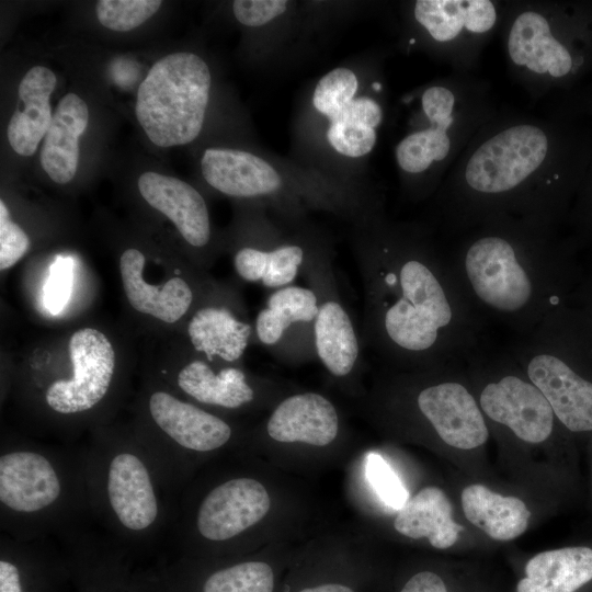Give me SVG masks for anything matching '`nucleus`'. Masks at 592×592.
<instances>
[{
	"mask_svg": "<svg viewBox=\"0 0 592 592\" xmlns=\"http://www.w3.org/2000/svg\"><path fill=\"white\" fill-rule=\"evenodd\" d=\"M143 198L167 216L182 238L195 249L206 248L212 238L206 202L183 180L158 172H144L137 182Z\"/></svg>",
	"mask_w": 592,
	"mask_h": 592,
	"instance_id": "6ab92c4d",
	"label": "nucleus"
},
{
	"mask_svg": "<svg viewBox=\"0 0 592 592\" xmlns=\"http://www.w3.org/2000/svg\"><path fill=\"white\" fill-rule=\"evenodd\" d=\"M447 129L431 124L430 128L405 137L396 148L399 167L409 173L426 170L433 161L443 160L449 152Z\"/></svg>",
	"mask_w": 592,
	"mask_h": 592,
	"instance_id": "2f4dec72",
	"label": "nucleus"
},
{
	"mask_svg": "<svg viewBox=\"0 0 592 592\" xmlns=\"http://www.w3.org/2000/svg\"><path fill=\"white\" fill-rule=\"evenodd\" d=\"M546 134L537 126L517 125L486 140L469 158L465 182L473 214L499 215L506 210L509 194L517 191L545 160Z\"/></svg>",
	"mask_w": 592,
	"mask_h": 592,
	"instance_id": "9b49d317",
	"label": "nucleus"
},
{
	"mask_svg": "<svg viewBox=\"0 0 592 592\" xmlns=\"http://www.w3.org/2000/svg\"><path fill=\"white\" fill-rule=\"evenodd\" d=\"M301 275L316 294L314 325L316 357L329 375L349 382L362 368L363 341L344 303L329 249L310 243Z\"/></svg>",
	"mask_w": 592,
	"mask_h": 592,
	"instance_id": "f8f14e48",
	"label": "nucleus"
},
{
	"mask_svg": "<svg viewBox=\"0 0 592 592\" xmlns=\"http://www.w3.org/2000/svg\"><path fill=\"white\" fill-rule=\"evenodd\" d=\"M78 588L80 592H134L128 571L113 565L89 570L80 578Z\"/></svg>",
	"mask_w": 592,
	"mask_h": 592,
	"instance_id": "4c0bfd02",
	"label": "nucleus"
},
{
	"mask_svg": "<svg viewBox=\"0 0 592 592\" xmlns=\"http://www.w3.org/2000/svg\"><path fill=\"white\" fill-rule=\"evenodd\" d=\"M136 432L180 492L195 463L236 436L226 419L163 387H150L138 407Z\"/></svg>",
	"mask_w": 592,
	"mask_h": 592,
	"instance_id": "0eeeda50",
	"label": "nucleus"
},
{
	"mask_svg": "<svg viewBox=\"0 0 592 592\" xmlns=\"http://www.w3.org/2000/svg\"><path fill=\"white\" fill-rule=\"evenodd\" d=\"M399 592H449V590L441 574L432 570H422L411 576Z\"/></svg>",
	"mask_w": 592,
	"mask_h": 592,
	"instance_id": "a19ab883",
	"label": "nucleus"
},
{
	"mask_svg": "<svg viewBox=\"0 0 592 592\" xmlns=\"http://www.w3.org/2000/svg\"><path fill=\"white\" fill-rule=\"evenodd\" d=\"M327 138L331 147L345 157L367 155L376 144L377 127L383 112L377 102L361 96L330 113Z\"/></svg>",
	"mask_w": 592,
	"mask_h": 592,
	"instance_id": "c756f323",
	"label": "nucleus"
},
{
	"mask_svg": "<svg viewBox=\"0 0 592 592\" xmlns=\"http://www.w3.org/2000/svg\"><path fill=\"white\" fill-rule=\"evenodd\" d=\"M91 516L129 557L168 540L179 492L135 429L95 428L82 447Z\"/></svg>",
	"mask_w": 592,
	"mask_h": 592,
	"instance_id": "7ed1b4c3",
	"label": "nucleus"
},
{
	"mask_svg": "<svg viewBox=\"0 0 592 592\" xmlns=\"http://www.w3.org/2000/svg\"><path fill=\"white\" fill-rule=\"evenodd\" d=\"M466 371L486 421L528 444L553 435L559 421L551 406L508 348H488L468 362Z\"/></svg>",
	"mask_w": 592,
	"mask_h": 592,
	"instance_id": "9d476101",
	"label": "nucleus"
},
{
	"mask_svg": "<svg viewBox=\"0 0 592 592\" xmlns=\"http://www.w3.org/2000/svg\"><path fill=\"white\" fill-rule=\"evenodd\" d=\"M592 581V548L563 547L532 557L515 592H578Z\"/></svg>",
	"mask_w": 592,
	"mask_h": 592,
	"instance_id": "a878e982",
	"label": "nucleus"
},
{
	"mask_svg": "<svg viewBox=\"0 0 592 592\" xmlns=\"http://www.w3.org/2000/svg\"><path fill=\"white\" fill-rule=\"evenodd\" d=\"M207 64L192 53H174L156 61L140 83L136 117L159 147L182 146L202 130L209 99Z\"/></svg>",
	"mask_w": 592,
	"mask_h": 592,
	"instance_id": "6e6552de",
	"label": "nucleus"
},
{
	"mask_svg": "<svg viewBox=\"0 0 592 592\" xmlns=\"http://www.w3.org/2000/svg\"><path fill=\"white\" fill-rule=\"evenodd\" d=\"M271 234L259 243L239 247L232 264L241 280L274 291L294 284L301 274L310 243Z\"/></svg>",
	"mask_w": 592,
	"mask_h": 592,
	"instance_id": "4be33fe9",
	"label": "nucleus"
},
{
	"mask_svg": "<svg viewBox=\"0 0 592 592\" xmlns=\"http://www.w3.org/2000/svg\"><path fill=\"white\" fill-rule=\"evenodd\" d=\"M73 263L70 258H57L50 265L44 286V304L47 310L59 314L67 305L72 291Z\"/></svg>",
	"mask_w": 592,
	"mask_h": 592,
	"instance_id": "c9c22d12",
	"label": "nucleus"
},
{
	"mask_svg": "<svg viewBox=\"0 0 592 592\" xmlns=\"http://www.w3.org/2000/svg\"><path fill=\"white\" fill-rule=\"evenodd\" d=\"M213 298L191 315L186 333L194 352L208 362L238 364L254 334V327L237 300Z\"/></svg>",
	"mask_w": 592,
	"mask_h": 592,
	"instance_id": "dca6fc26",
	"label": "nucleus"
},
{
	"mask_svg": "<svg viewBox=\"0 0 592 592\" xmlns=\"http://www.w3.org/2000/svg\"><path fill=\"white\" fill-rule=\"evenodd\" d=\"M265 433L278 443L327 446L340 433V415L333 402L315 391L282 399L265 422Z\"/></svg>",
	"mask_w": 592,
	"mask_h": 592,
	"instance_id": "a211bd4d",
	"label": "nucleus"
},
{
	"mask_svg": "<svg viewBox=\"0 0 592 592\" xmlns=\"http://www.w3.org/2000/svg\"><path fill=\"white\" fill-rule=\"evenodd\" d=\"M57 84L55 73L44 66L31 68L19 86V103L8 129L11 148L20 156H32L53 119L49 99Z\"/></svg>",
	"mask_w": 592,
	"mask_h": 592,
	"instance_id": "5701e85b",
	"label": "nucleus"
},
{
	"mask_svg": "<svg viewBox=\"0 0 592 592\" xmlns=\"http://www.w3.org/2000/svg\"><path fill=\"white\" fill-rule=\"evenodd\" d=\"M318 300L309 286L288 285L271 292L257 314L254 338L276 358L299 363L316 357L314 325Z\"/></svg>",
	"mask_w": 592,
	"mask_h": 592,
	"instance_id": "4468645a",
	"label": "nucleus"
},
{
	"mask_svg": "<svg viewBox=\"0 0 592 592\" xmlns=\"http://www.w3.org/2000/svg\"><path fill=\"white\" fill-rule=\"evenodd\" d=\"M590 218H591V219H590V223H589V224H590V230H591V232H592V209H591V217H590ZM591 236H592V234H591Z\"/></svg>",
	"mask_w": 592,
	"mask_h": 592,
	"instance_id": "37998d69",
	"label": "nucleus"
},
{
	"mask_svg": "<svg viewBox=\"0 0 592 592\" xmlns=\"http://www.w3.org/2000/svg\"><path fill=\"white\" fill-rule=\"evenodd\" d=\"M414 16L434 39L446 42L464 27L474 33L489 31L497 12L488 0H420L415 2Z\"/></svg>",
	"mask_w": 592,
	"mask_h": 592,
	"instance_id": "c85d7f7f",
	"label": "nucleus"
},
{
	"mask_svg": "<svg viewBox=\"0 0 592 592\" xmlns=\"http://www.w3.org/2000/svg\"><path fill=\"white\" fill-rule=\"evenodd\" d=\"M447 262L471 308L515 337L568 305L582 280L568 251L522 229L481 232Z\"/></svg>",
	"mask_w": 592,
	"mask_h": 592,
	"instance_id": "f03ea898",
	"label": "nucleus"
},
{
	"mask_svg": "<svg viewBox=\"0 0 592 592\" xmlns=\"http://www.w3.org/2000/svg\"><path fill=\"white\" fill-rule=\"evenodd\" d=\"M91 522L82 447L2 436L1 533L20 540L56 538Z\"/></svg>",
	"mask_w": 592,
	"mask_h": 592,
	"instance_id": "20e7f679",
	"label": "nucleus"
},
{
	"mask_svg": "<svg viewBox=\"0 0 592 592\" xmlns=\"http://www.w3.org/2000/svg\"><path fill=\"white\" fill-rule=\"evenodd\" d=\"M198 357L184 363L175 373L174 384L187 400L205 407L236 411L254 405L262 392L252 375L237 364L215 368L216 362Z\"/></svg>",
	"mask_w": 592,
	"mask_h": 592,
	"instance_id": "f3484780",
	"label": "nucleus"
},
{
	"mask_svg": "<svg viewBox=\"0 0 592 592\" xmlns=\"http://www.w3.org/2000/svg\"><path fill=\"white\" fill-rule=\"evenodd\" d=\"M71 578L68 561L56 538L33 540L0 535V592H57Z\"/></svg>",
	"mask_w": 592,
	"mask_h": 592,
	"instance_id": "2eb2a0df",
	"label": "nucleus"
},
{
	"mask_svg": "<svg viewBox=\"0 0 592 592\" xmlns=\"http://www.w3.org/2000/svg\"><path fill=\"white\" fill-rule=\"evenodd\" d=\"M89 123L87 103L70 92L61 98L41 149V166L58 184L70 182L79 160V137Z\"/></svg>",
	"mask_w": 592,
	"mask_h": 592,
	"instance_id": "b1692460",
	"label": "nucleus"
},
{
	"mask_svg": "<svg viewBox=\"0 0 592 592\" xmlns=\"http://www.w3.org/2000/svg\"><path fill=\"white\" fill-rule=\"evenodd\" d=\"M460 501L466 519L492 539L512 540L527 528L531 512L516 497L473 483L463 489Z\"/></svg>",
	"mask_w": 592,
	"mask_h": 592,
	"instance_id": "cd10ccee",
	"label": "nucleus"
},
{
	"mask_svg": "<svg viewBox=\"0 0 592 592\" xmlns=\"http://www.w3.org/2000/svg\"><path fill=\"white\" fill-rule=\"evenodd\" d=\"M358 89L356 75L349 68L339 67L325 75L317 83L312 104L325 116L355 99Z\"/></svg>",
	"mask_w": 592,
	"mask_h": 592,
	"instance_id": "72a5a7b5",
	"label": "nucleus"
},
{
	"mask_svg": "<svg viewBox=\"0 0 592 592\" xmlns=\"http://www.w3.org/2000/svg\"><path fill=\"white\" fill-rule=\"evenodd\" d=\"M159 0H101L95 11L99 22L112 31H130L149 18L161 7Z\"/></svg>",
	"mask_w": 592,
	"mask_h": 592,
	"instance_id": "473e14b6",
	"label": "nucleus"
},
{
	"mask_svg": "<svg viewBox=\"0 0 592 592\" xmlns=\"http://www.w3.org/2000/svg\"><path fill=\"white\" fill-rule=\"evenodd\" d=\"M386 371L376 394L382 413L413 417L412 421L457 449H475L487 442L488 423L466 366Z\"/></svg>",
	"mask_w": 592,
	"mask_h": 592,
	"instance_id": "39448f33",
	"label": "nucleus"
},
{
	"mask_svg": "<svg viewBox=\"0 0 592 592\" xmlns=\"http://www.w3.org/2000/svg\"><path fill=\"white\" fill-rule=\"evenodd\" d=\"M274 574L264 561H239L213 570L201 582L198 592H273Z\"/></svg>",
	"mask_w": 592,
	"mask_h": 592,
	"instance_id": "7c9ffc66",
	"label": "nucleus"
},
{
	"mask_svg": "<svg viewBox=\"0 0 592 592\" xmlns=\"http://www.w3.org/2000/svg\"><path fill=\"white\" fill-rule=\"evenodd\" d=\"M361 234V337L386 368L466 366L490 348L489 325L465 298L447 259L409 231L373 227Z\"/></svg>",
	"mask_w": 592,
	"mask_h": 592,
	"instance_id": "f257e3e1",
	"label": "nucleus"
},
{
	"mask_svg": "<svg viewBox=\"0 0 592 592\" xmlns=\"http://www.w3.org/2000/svg\"><path fill=\"white\" fill-rule=\"evenodd\" d=\"M201 169L212 187L234 197H271L283 187L280 173L267 161L243 150L208 148Z\"/></svg>",
	"mask_w": 592,
	"mask_h": 592,
	"instance_id": "412c9836",
	"label": "nucleus"
},
{
	"mask_svg": "<svg viewBox=\"0 0 592 592\" xmlns=\"http://www.w3.org/2000/svg\"><path fill=\"white\" fill-rule=\"evenodd\" d=\"M395 530L409 538H428L436 549H447L463 527L453 519L452 503L439 487L429 486L408 499L394 520Z\"/></svg>",
	"mask_w": 592,
	"mask_h": 592,
	"instance_id": "bb28decb",
	"label": "nucleus"
},
{
	"mask_svg": "<svg viewBox=\"0 0 592 592\" xmlns=\"http://www.w3.org/2000/svg\"><path fill=\"white\" fill-rule=\"evenodd\" d=\"M366 477L380 500L388 506L400 510L408 501V492L389 464L377 453L366 456Z\"/></svg>",
	"mask_w": 592,
	"mask_h": 592,
	"instance_id": "f704fd0d",
	"label": "nucleus"
},
{
	"mask_svg": "<svg viewBox=\"0 0 592 592\" xmlns=\"http://www.w3.org/2000/svg\"><path fill=\"white\" fill-rule=\"evenodd\" d=\"M145 255L129 248L119 258V274L129 305L138 312L167 323L182 319L195 301L191 282L173 276L163 284L153 285L145 280Z\"/></svg>",
	"mask_w": 592,
	"mask_h": 592,
	"instance_id": "aec40b11",
	"label": "nucleus"
},
{
	"mask_svg": "<svg viewBox=\"0 0 592 592\" xmlns=\"http://www.w3.org/2000/svg\"><path fill=\"white\" fill-rule=\"evenodd\" d=\"M508 50L514 64L540 75L565 77L573 66L568 48L551 35L547 20L536 12L527 11L515 19Z\"/></svg>",
	"mask_w": 592,
	"mask_h": 592,
	"instance_id": "393cba45",
	"label": "nucleus"
},
{
	"mask_svg": "<svg viewBox=\"0 0 592 592\" xmlns=\"http://www.w3.org/2000/svg\"><path fill=\"white\" fill-rule=\"evenodd\" d=\"M26 232L10 218V213L0 201V269L8 270L19 262L30 249Z\"/></svg>",
	"mask_w": 592,
	"mask_h": 592,
	"instance_id": "e433bc0d",
	"label": "nucleus"
},
{
	"mask_svg": "<svg viewBox=\"0 0 592 592\" xmlns=\"http://www.w3.org/2000/svg\"><path fill=\"white\" fill-rule=\"evenodd\" d=\"M270 506L269 492L258 479L224 478L178 500L168 542L189 555L200 547L231 544L262 521Z\"/></svg>",
	"mask_w": 592,
	"mask_h": 592,
	"instance_id": "1a4fd4ad",
	"label": "nucleus"
},
{
	"mask_svg": "<svg viewBox=\"0 0 592 592\" xmlns=\"http://www.w3.org/2000/svg\"><path fill=\"white\" fill-rule=\"evenodd\" d=\"M455 98L451 90L434 86L422 95V109L431 124L448 129L453 124Z\"/></svg>",
	"mask_w": 592,
	"mask_h": 592,
	"instance_id": "ea45409f",
	"label": "nucleus"
},
{
	"mask_svg": "<svg viewBox=\"0 0 592 592\" xmlns=\"http://www.w3.org/2000/svg\"><path fill=\"white\" fill-rule=\"evenodd\" d=\"M71 373L24 389V402L52 429L73 432L99 422L115 395L116 353L95 328H81L68 343Z\"/></svg>",
	"mask_w": 592,
	"mask_h": 592,
	"instance_id": "423d86ee",
	"label": "nucleus"
},
{
	"mask_svg": "<svg viewBox=\"0 0 592 592\" xmlns=\"http://www.w3.org/2000/svg\"><path fill=\"white\" fill-rule=\"evenodd\" d=\"M506 348L567 430L576 433L592 431L591 380L576 374L533 333L515 337Z\"/></svg>",
	"mask_w": 592,
	"mask_h": 592,
	"instance_id": "ddd939ff",
	"label": "nucleus"
},
{
	"mask_svg": "<svg viewBox=\"0 0 592 592\" xmlns=\"http://www.w3.org/2000/svg\"><path fill=\"white\" fill-rule=\"evenodd\" d=\"M287 5L285 0H236L232 11L241 24L258 27L282 15Z\"/></svg>",
	"mask_w": 592,
	"mask_h": 592,
	"instance_id": "58836bf2",
	"label": "nucleus"
},
{
	"mask_svg": "<svg viewBox=\"0 0 592 592\" xmlns=\"http://www.w3.org/2000/svg\"><path fill=\"white\" fill-rule=\"evenodd\" d=\"M298 592H354L351 588L340 583H326L317 587L306 588Z\"/></svg>",
	"mask_w": 592,
	"mask_h": 592,
	"instance_id": "79ce46f5",
	"label": "nucleus"
}]
</instances>
